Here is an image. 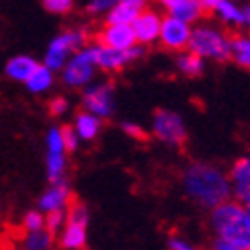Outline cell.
Returning a JSON list of instances; mask_svg holds the SVG:
<instances>
[{
	"label": "cell",
	"mask_w": 250,
	"mask_h": 250,
	"mask_svg": "<svg viewBox=\"0 0 250 250\" xmlns=\"http://www.w3.org/2000/svg\"><path fill=\"white\" fill-rule=\"evenodd\" d=\"M181 183L185 195L205 209H213L232 197L230 176L209 162H191L183 170Z\"/></svg>",
	"instance_id": "6da1fadb"
},
{
	"label": "cell",
	"mask_w": 250,
	"mask_h": 250,
	"mask_svg": "<svg viewBox=\"0 0 250 250\" xmlns=\"http://www.w3.org/2000/svg\"><path fill=\"white\" fill-rule=\"evenodd\" d=\"M209 226L215 238L250 250V213L240 201L228 199L215 205L209 215Z\"/></svg>",
	"instance_id": "7a4b0ae2"
},
{
	"label": "cell",
	"mask_w": 250,
	"mask_h": 250,
	"mask_svg": "<svg viewBox=\"0 0 250 250\" xmlns=\"http://www.w3.org/2000/svg\"><path fill=\"white\" fill-rule=\"evenodd\" d=\"M189 51L197 54L203 60L226 62L232 58V39L228 37L222 29L213 25H199L191 31Z\"/></svg>",
	"instance_id": "3957f363"
},
{
	"label": "cell",
	"mask_w": 250,
	"mask_h": 250,
	"mask_svg": "<svg viewBox=\"0 0 250 250\" xmlns=\"http://www.w3.org/2000/svg\"><path fill=\"white\" fill-rule=\"evenodd\" d=\"M97 51L95 45H82L68 58L64 68L60 70L62 82L68 88H84L97 76Z\"/></svg>",
	"instance_id": "277c9868"
},
{
	"label": "cell",
	"mask_w": 250,
	"mask_h": 250,
	"mask_svg": "<svg viewBox=\"0 0 250 250\" xmlns=\"http://www.w3.org/2000/svg\"><path fill=\"white\" fill-rule=\"evenodd\" d=\"M84 41H86L84 31H80V29L62 31L60 35H56L49 41V45L45 49V56H43V64L49 70L60 72L68 62V58L74 54L76 49H80L82 45H84Z\"/></svg>",
	"instance_id": "5b68a950"
},
{
	"label": "cell",
	"mask_w": 250,
	"mask_h": 250,
	"mask_svg": "<svg viewBox=\"0 0 250 250\" xmlns=\"http://www.w3.org/2000/svg\"><path fill=\"white\" fill-rule=\"evenodd\" d=\"M152 135L166 146L181 148L187 142V125L176 111L158 109L152 119Z\"/></svg>",
	"instance_id": "8992f818"
},
{
	"label": "cell",
	"mask_w": 250,
	"mask_h": 250,
	"mask_svg": "<svg viewBox=\"0 0 250 250\" xmlns=\"http://www.w3.org/2000/svg\"><path fill=\"white\" fill-rule=\"evenodd\" d=\"M82 107L101 119H109L115 113V88L111 82H90L82 88Z\"/></svg>",
	"instance_id": "52a82bcc"
},
{
	"label": "cell",
	"mask_w": 250,
	"mask_h": 250,
	"mask_svg": "<svg viewBox=\"0 0 250 250\" xmlns=\"http://www.w3.org/2000/svg\"><path fill=\"white\" fill-rule=\"evenodd\" d=\"M45 172L49 183L66 181L68 160H66V146L62 142L60 127H51L45 135Z\"/></svg>",
	"instance_id": "ba28073f"
},
{
	"label": "cell",
	"mask_w": 250,
	"mask_h": 250,
	"mask_svg": "<svg viewBox=\"0 0 250 250\" xmlns=\"http://www.w3.org/2000/svg\"><path fill=\"white\" fill-rule=\"evenodd\" d=\"M97 51V66L105 72H119L127 64L135 62L138 58L144 56V45L135 43L129 49H113V47H105V45H95Z\"/></svg>",
	"instance_id": "9c48e42d"
},
{
	"label": "cell",
	"mask_w": 250,
	"mask_h": 250,
	"mask_svg": "<svg viewBox=\"0 0 250 250\" xmlns=\"http://www.w3.org/2000/svg\"><path fill=\"white\" fill-rule=\"evenodd\" d=\"M191 25L185 23L181 19H174V17H164L162 19V25H160V35L158 41L170 51H183L187 45H189V39H191Z\"/></svg>",
	"instance_id": "30bf717a"
},
{
	"label": "cell",
	"mask_w": 250,
	"mask_h": 250,
	"mask_svg": "<svg viewBox=\"0 0 250 250\" xmlns=\"http://www.w3.org/2000/svg\"><path fill=\"white\" fill-rule=\"evenodd\" d=\"M160 25H162V17L156 13V10L144 8L131 23L133 35H135V43L150 45V43H154V41H158Z\"/></svg>",
	"instance_id": "8fae6325"
},
{
	"label": "cell",
	"mask_w": 250,
	"mask_h": 250,
	"mask_svg": "<svg viewBox=\"0 0 250 250\" xmlns=\"http://www.w3.org/2000/svg\"><path fill=\"white\" fill-rule=\"evenodd\" d=\"M99 45L113 47V49H129L135 45V35L131 25H121V23H107L99 31Z\"/></svg>",
	"instance_id": "7c38bea8"
},
{
	"label": "cell",
	"mask_w": 250,
	"mask_h": 250,
	"mask_svg": "<svg viewBox=\"0 0 250 250\" xmlns=\"http://www.w3.org/2000/svg\"><path fill=\"white\" fill-rule=\"evenodd\" d=\"M70 203H72L70 187L66 181H60V183H51L43 191V195H41L39 201H37V209L41 213H51V211L66 209Z\"/></svg>",
	"instance_id": "4fadbf2b"
},
{
	"label": "cell",
	"mask_w": 250,
	"mask_h": 250,
	"mask_svg": "<svg viewBox=\"0 0 250 250\" xmlns=\"http://www.w3.org/2000/svg\"><path fill=\"white\" fill-rule=\"evenodd\" d=\"M230 185H232V195L238 201H246L250 197V156L236 160L232 170H230Z\"/></svg>",
	"instance_id": "5bb4252c"
},
{
	"label": "cell",
	"mask_w": 250,
	"mask_h": 250,
	"mask_svg": "<svg viewBox=\"0 0 250 250\" xmlns=\"http://www.w3.org/2000/svg\"><path fill=\"white\" fill-rule=\"evenodd\" d=\"M146 4H148V0H119L107 13V23L131 25L133 19L146 8Z\"/></svg>",
	"instance_id": "9a60e30c"
},
{
	"label": "cell",
	"mask_w": 250,
	"mask_h": 250,
	"mask_svg": "<svg viewBox=\"0 0 250 250\" xmlns=\"http://www.w3.org/2000/svg\"><path fill=\"white\" fill-rule=\"evenodd\" d=\"M86 228L84 224L66 220V226L60 232V248L62 250H82L86 246Z\"/></svg>",
	"instance_id": "2e32d148"
},
{
	"label": "cell",
	"mask_w": 250,
	"mask_h": 250,
	"mask_svg": "<svg viewBox=\"0 0 250 250\" xmlns=\"http://www.w3.org/2000/svg\"><path fill=\"white\" fill-rule=\"evenodd\" d=\"M37 66H39V62L35 58H31L27 54H21V56H15V58H10L6 62L4 74L15 82H27V78L33 74Z\"/></svg>",
	"instance_id": "e0dca14e"
},
{
	"label": "cell",
	"mask_w": 250,
	"mask_h": 250,
	"mask_svg": "<svg viewBox=\"0 0 250 250\" xmlns=\"http://www.w3.org/2000/svg\"><path fill=\"white\" fill-rule=\"evenodd\" d=\"M101 121L103 119L92 115V113L80 111L74 117V125H72V127H74V131L78 133L80 142H92V140H97V135L101 133V127H103Z\"/></svg>",
	"instance_id": "ac0fdd59"
},
{
	"label": "cell",
	"mask_w": 250,
	"mask_h": 250,
	"mask_svg": "<svg viewBox=\"0 0 250 250\" xmlns=\"http://www.w3.org/2000/svg\"><path fill=\"white\" fill-rule=\"evenodd\" d=\"M54 74H56V72L49 70L45 64H39L35 68V72L25 82L27 90L31 92V95H45L47 90H51V86H54V82H56Z\"/></svg>",
	"instance_id": "d6986e66"
},
{
	"label": "cell",
	"mask_w": 250,
	"mask_h": 250,
	"mask_svg": "<svg viewBox=\"0 0 250 250\" xmlns=\"http://www.w3.org/2000/svg\"><path fill=\"white\" fill-rule=\"evenodd\" d=\"M205 13V8L203 4L199 2V0H183V2L179 4H174L170 10H168V15L174 17V19H181L185 21V23H195V21H199Z\"/></svg>",
	"instance_id": "ffe728a7"
},
{
	"label": "cell",
	"mask_w": 250,
	"mask_h": 250,
	"mask_svg": "<svg viewBox=\"0 0 250 250\" xmlns=\"http://www.w3.org/2000/svg\"><path fill=\"white\" fill-rule=\"evenodd\" d=\"M213 10L217 13L222 23H226V25H232V27L244 25V10L236 0H222Z\"/></svg>",
	"instance_id": "44dd1931"
},
{
	"label": "cell",
	"mask_w": 250,
	"mask_h": 250,
	"mask_svg": "<svg viewBox=\"0 0 250 250\" xmlns=\"http://www.w3.org/2000/svg\"><path fill=\"white\" fill-rule=\"evenodd\" d=\"M176 68H179L181 74L189 76V78H195V76L203 74L205 60L199 58L197 54H193V51H185V54H181L179 58H176Z\"/></svg>",
	"instance_id": "7402d4cb"
},
{
	"label": "cell",
	"mask_w": 250,
	"mask_h": 250,
	"mask_svg": "<svg viewBox=\"0 0 250 250\" xmlns=\"http://www.w3.org/2000/svg\"><path fill=\"white\" fill-rule=\"evenodd\" d=\"M54 244V234L47 232L45 228H39V230L27 232L23 238V246L25 250H49Z\"/></svg>",
	"instance_id": "603a6c76"
},
{
	"label": "cell",
	"mask_w": 250,
	"mask_h": 250,
	"mask_svg": "<svg viewBox=\"0 0 250 250\" xmlns=\"http://www.w3.org/2000/svg\"><path fill=\"white\" fill-rule=\"evenodd\" d=\"M232 60L240 68L250 70V35H236L232 39Z\"/></svg>",
	"instance_id": "cb8c5ba5"
},
{
	"label": "cell",
	"mask_w": 250,
	"mask_h": 250,
	"mask_svg": "<svg viewBox=\"0 0 250 250\" xmlns=\"http://www.w3.org/2000/svg\"><path fill=\"white\" fill-rule=\"evenodd\" d=\"M66 226V209H60V211H51V213H45V230L51 232V234H60L62 228Z\"/></svg>",
	"instance_id": "d4e9b609"
},
{
	"label": "cell",
	"mask_w": 250,
	"mask_h": 250,
	"mask_svg": "<svg viewBox=\"0 0 250 250\" xmlns=\"http://www.w3.org/2000/svg\"><path fill=\"white\" fill-rule=\"evenodd\" d=\"M45 226V213H41L39 209H33V211H27L23 215V230L25 232H33V230H39V228Z\"/></svg>",
	"instance_id": "484cf974"
},
{
	"label": "cell",
	"mask_w": 250,
	"mask_h": 250,
	"mask_svg": "<svg viewBox=\"0 0 250 250\" xmlns=\"http://www.w3.org/2000/svg\"><path fill=\"white\" fill-rule=\"evenodd\" d=\"M41 2L51 15H68L74 8V0H41Z\"/></svg>",
	"instance_id": "4316f807"
},
{
	"label": "cell",
	"mask_w": 250,
	"mask_h": 250,
	"mask_svg": "<svg viewBox=\"0 0 250 250\" xmlns=\"http://www.w3.org/2000/svg\"><path fill=\"white\" fill-rule=\"evenodd\" d=\"M60 131H62V142L66 146V152H76L80 146V138L74 131V127L72 125H64V127H60Z\"/></svg>",
	"instance_id": "83f0119b"
},
{
	"label": "cell",
	"mask_w": 250,
	"mask_h": 250,
	"mask_svg": "<svg viewBox=\"0 0 250 250\" xmlns=\"http://www.w3.org/2000/svg\"><path fill=\"white\" fill-rule=\"evenodd\" d=\"M117 2H119V0H90L86 10L90 15H107Z\"/></svg>",
	"instance_id": "f1b7e54d"
},
{
	"label": "cell",
	"mask_w": 250,
	"mask_h": 250,
	"mask_svg": "<svg viewBox=\"0 0 250 250\" xmlns=\"http://www.w3.org/2000/svg\"><path fill=\"white\" fill-rule=\"evenodd\" d=\"M68 107H70V103H68V99H64V97H56V99H51L49 101V113L54 117H62L64 113H68Z\"/></svg>",
	"instance_id": "f546056e"
},
{
	"label": "cell",
	"mask_w": 250,
	"mask_h": 250,
	"mask_svg": "<svg viewBox=\"0 0 250 250\" xmlns=\"http://www.w3.org/2000/svg\"><path fill=\"white\" fill-rule=\"evenodd\" d=\"M121 129L125 135H129L133 140H146V131L140 127L138 123H131V121H123L121 123Z\"/></svg>",
	"instance_id": "4dcf8cb0"
},
{
	"label": "cell",
	"mask_w": 250,
	"mask_h": 250,
	"mask_svg": "<svg viewBox=\"0 0 250 250\" xmlns=\"http://www.w3.org/2000/svg\"><path fill=\"white\" fill-rule=\"evenodd\" d=\"M168 250H197V248L181 236H170L168 238Z\"/></svg>",
	"instance_id": "1f68e13d"
},
{
	"label": "cell",
	"mask_w": 250,
	"mask_h": 250,
	"mask_svg": "<svg viewBox=\"0 0 250 250\" xmlns=\"http://www.w3.org/2000/svg\"><path fill=\"white\" fill-rule=\"evenodd\" d=\"M211 248H213V250H242V248H238V246L226 242V240H220V238H215V242H213Z\"/></svg>",
	"instance_id": "d6a6232c"
},
{
	"label": "cell",
	"mask_w": 250,
	"mask_h": 250,
	"mask_svg": "<svg viewBox=\"0 0 250 250\" xmlns=\"http://www.w3.org/2000/svg\"><path fill=\"white\" fill-rule=\"evenodd\" d=\"M162 8H166V10H170L174 4H179V2H183V0H156Z\"/></svg>",
	"instance_id": "836d02e7"
},
{
	"label": "cell",
	"mask_w": 250,
	"mask_h": 250,
	"mask_svg": "<svg viewBox=\"0 0 250 250\" xmlns=\"http://www.w3.org/2000/svg\"><path fill=\"white\" fill-rule=\"evenodd\" d=\"M199 2L203 4V8H205V10H213L217 4L222 2V0H199Z\"/></svg>",
	"instance_id": "e575fe53"
},
{
	"label": "cell",
	"mask_w": 250,
	"mask_h": 250,
	"mask_svg": "<svg viewBox=\"0 0 250 250\" xmlns=\"http://www.w3.org/2000/svg\"><path fill=\"white\" fill-rule=\"evenodd\" d=\"M242 10H244V25H248V27H250V2H248Z\"/></svg>",
	"instance_id": "d590c367"
},
{
	"label": "cell",
	"mask_w": 250,
	"mask_h": 250,
	"mask_svg": "<svg viewBox=\"0 0 250 250\" xmlns=\"http://www.w3.org/2000/svg\"><path fill=\"white\" fill-rule=\"evenodd\" d=\"M242 205L246 207V209H248V213H250V197H248V199H246V201H242Z\"/></svg>",
	"instance_id": "8d00e7d4"
}]
</instances>
